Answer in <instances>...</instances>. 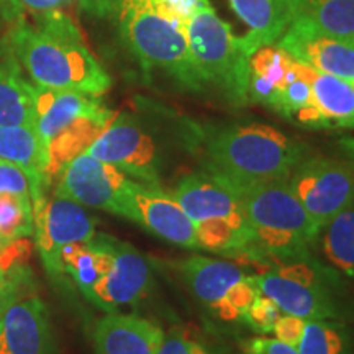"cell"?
<instances>
[{"label":"cell","instance_id":"obj_22","mask_svg":"<svg viewBox=\"0 0 354 354\" xmlns=\"http://www.w3.org/2000/svg\"><path fill=\"white\" fill-rule=\"evenodd\" d=\"M307 76L312 86L318 128L354 130V87L351 84L310 66H307Z\"/></svg>","mask_w":354,"mask_h":354},{"label":"cell","instance_id":"obj_25","mask_svg":"<svg viewBox=\"0 0 354 354\" xmlns=\"http://www.w3.org/2000/svg\"><path fill=\"white\" fill-rule=\"evenodd\" d=\"M37 123L33 84L21 79L15 68H0V127Z\"/></svg>","mask_w":354,"mask_h":354},{"label":"cell","instance_id":"obj_29","mask_svg":"<svg viewBox=\"0 0 354 354\" xmlns=\"http://www.w3.org/2000/svg\"><path fill=\"white\" fill-rule=\"evenodd\" d=\"M28 282H32V279H28L26 269L19 266L13 268V264L8 266L0 261V317L8 307L26 297Z\"/></svg>","mask_w":354,"mask_h":354},{"label":"cell","instance_id":"obj_27","mask_svg":"<svg viewBox=\"0 0 354 354\" xmlns=\"http://www.w3.org/2000/svg\"><path fill=\"white\" fill-rule=\"evenodd\" d=\"M294 348L299 354H348L349 335L335 320H305Z\"/></svg>","mask_w":354,"mask_h":354},{"label":"cell","instance_id":"obj_3","mask_svg":"<svg viewBox=\"0 0 354 354\" xmlns=\"http://www.w3.org/2000/svg\"><path fill=\"white\" fill-rule=\"evenodd\" d=\"M88 10L117 21L123 43L146 73L166 74L187 91H202L194 69L185 28L159 7L158 0H84Z\"/></svg>","mask_w":354,"mask_h":354},{"label":"cell","instance_id":"obj_13","mask_svg":"<svg viewBox=\"0 0 354 354\" xmlns=\"http://www.w3.org/2000/svg\"><path fill=\"white\" fill-rule=\"evenodd\" d=\"M176 246L201 250L194 223L171 194L159 185L136 183L127 201L125 216Z\"/></svg>","mask_w":354,"mask_h":354},{"label":"cell","instance_id":"obj_18","mask_svg":"<svg viewBox=\"0 0 354 354\" xmlns=\"http://www.w3.org/2000/svg\"><path fill=\"white\" fill-rule=\"evenodd\" d=\"M33 100L35 113H37L35 127L46 145L69 125L77 122L79 118L100 113L102 110H105L99 97L74 91L39 87L35 84Z\"/></svg>","mask_w":354,"mask_h":354},{"label":"cell","instance_id":"obj_33","mask_svg":"<svg viewBox=\"0 0 354 354\" xmlns=\"http://www.w3.org/2000/svg\"><path fill=\"white\" fill-rule=\"evenodd\" d=\"M161 10L176 20L177 24L187 26L189 20L196 15V12L201 10L209 3V0H158Z\"/></svg>","mask_w":354,"mask_h":354},{"label":"cell","instance_id":"obj_21","mask_svg":"<svg viewBox=\"0 0 354 354\" xmlns=\"http://www.w3.org/2000/svg\"><path fill=\"white\" fill-rule=\"evenodd\" d=\"M230 6L248 26L240 41L248 55L279 41L290 25L286 0H228Z\"/></svg>","mask_w":354,"mask_h":354},{"label":"cell","instance_id":"obj_16","mask_svg":"<svg viewBox=\"0 0 354 354\" xmlns=\"http://www.w3.org/2000/svg\"><path fill=\"white\" fill-rule=\"evenodd\" d=\"M0 354H59L50 313L37 295L20 299L2 313Z\"/></svg>","mask_w":354,"mask_h":354},{"label":"cell","instance_id":"obj_30","mask_svg":"<svg viewBox=\"0 0 354 354\" xmlns=\"http://www.w3.org/2000/svg\"><path fill=\"white\" fill-rule=\"evenodd\" d=\"M281 315V308L271 299L259 294L254 299V302L251 304V307L248 308L245 317H243V322H246L258 333L269 335L272 331L274 323L277 322V318Z\"/></svg>","mask_w":354,"mask_h":354},{"label":"cell","instance_id":"obj_23","mask_svg":"<svg viewBox=\"0 0 354 354\" xmlns=\"http://www.w3.org/2000/svg\"><path fill=\"white\" fill-rule=\"evenodd\" d=\"M115 238L97 234L92 240L73 243L61 253L64 272L76 282L79 290L88 295L97 282L110 271L113 264Z\"/></svg>","mask_w":354,"mask_h":354},{"label":"cell","instance_id":"obj_36","mask_svg":"<svg viewBox=\"0 0 354 354\" xmlns=\"http://www.w3.org/2000/svg\"><path fill=\"white\" fill-rule=\"evenodd\" d=\"M21 6L28 7L30 10L43 13L50 10H57L61 6L68 3L69 0H20Z\"/></svg>","mask_w":354,"mask_h":354},{"label":"cell","instance_id":"obj_15","mask_svg":"<svg viewBox=\"0 0 354 354\" xmlns=\"http://www.w3.org/2000/svg\"><path fill=\"white\" fill-rule=\"evenodd\" d=\"M151 286V268L136 248L115 238L113 264L88 292L87 299L105 312L138 304Z\"/></svg>","mask_w":354,"mask_h":354},{"label":"cell","instance_id":"obj_12","mask_svg":"<svg viewBox=\"0 0 354 354\" xmlns=\"http://www.w3.org/2000/svg\"><path fill=\"white\" fill-rule=\"evenodd\" d=\"M33 223L44 269L51 279L61 281L66 276L61 253L73 243L92 240L97 220L87 214L86 207L69 198L44 196L33 203Z\"/></svg>","mask_w":354,"mask_h":354},{"label":"cell","instance_id":"obj_7","mask_svg":"<svg viewBox=\"0 0 354 354\" xmlns=\"http://www.w3.org/2000/svg\"><path fill=\"white\" fill-rule=\"evenodd\" d=\"M174 266L190 294L218 320H243L259 295L253 277L246 276L243 269L228 261L189 256Z\"/></svg>","mask_w":354,"mask_h":354},{"label":"cell","instance_id":"obj_34","mask_svg":"<svg viewBox=\"0 0 354 354\" xmlns=\"http://www.w3.org/2000/svg\"><path fill=\"white\" fill-rule=\"evenodd\" d=\"M245 354H299L297 349L269 336H258L243 342Z\"/></svg>","mask_w":354,"mask_h":354},{"label":"cell","instance_id":"obj_28","mask_svg":"<svg viewBox=\"0 0 354 354\" xmlns=\"http://www.w3.org/2000/svg\"><path fill=\"white\" fill-rule=\"evenodd\" d=\"M33 203L0 194V250L33 234Z\"/></svg>","mask_w":354,"mask_h":354},{"label":"cell","instance_id":"obj_31","mask_svg":"<svg viewBox=\"0 0 354 354\" xmlns=\"http://www.w3.org/2000/svg\"><path fill=\"white\" fill-rule=\"evenodd\" d=\"M0 194H12L21 201L32 202V185L26 172L3 159H0Z\"/></svg>","mask_w":354,"mask_h":354},{"label":"cell","instance_id":"obj_32","mask_svg":"<svg viewBox=\"0 0 354 354\" xmlns=\"http://www.w3.org/2000/svg\"><path fill=\"white\" fill-rule=\"evenodd\" d=\"M156 354H209V351L184 331L171 330L169 333H165V339Z\"/></svg>","mask_w":354,"mask_h":354},{"label":"cell","instance_id":"obj_6","mask_svg":"<svg viewBox=\"0 0 354 354\" xmlns=\"http://www.w3.org/2000/svg\"><path fill=\"white\" fill-rule=\"evenodd\" d=\"M185 37L194 69L203 86L214 84L236 104H245L251 56L232 26L207 3L189 20Z\"/></svg>","mask_w":354,"mask_h":354},{"label":"cell","instance_id":"obj_1","mask_svg":"<svg viewBox=\"0 0 354 354\" xmlns=\"http://www.w3.org/2000/svg\"><path fill=\"white\" fill-rule=\"evenodd\" d=\"M13 24L8 44L35 86L94 97L112 87L109 73L68 15L50 10L39 13L33 24L24 17Z\"/></svg>","mask_w":354,"mask_h":354},{"label":"cell","instance_id":"obj_19","mask_svg":"<svg viewBox=\"0 0 354 354\" xmlns=\"http://www.w3.org/2000/svg\"><path fill=\"white\" fill-rule=\"evenodd\" d=\"M0 159L21 167L32 185V203L44 197L48 187V145L33 125L0 127Z\"/></svg>","mask_w":354,"mask_h":354},{"label":"cell","instance_id":"obj_24","mask_svg":"<svg viewBox=\"0 0 354 354\" xmlns=\"http://www.w3.org/2000/svg\"><path fill=\"white\" fill-rule=\"evenodd\" d=\"M290 21H302L331 37L354 39V0H286Z\"/></svg>","mask_w":354,"mask_h":354},{"label":"cell","instance_id":"obj_8","mask_svg":"<svg viewBox=\"0 0 354 354\" xmlns=\"http://www.w3.org/2000/svg\"><path fill=\"white\" fill-rule=\"evenodd\" d=\"M251 277L259 294L271 299L284 315L305 320H338L342 315L328 281L305 259L279 264Z\"/></svg>","mask_w":354,"mask_h":354},{"label":"cell","instance_id":"obj_5","mask_svg":"<svg viewBox=\"0 0 354 354\" xmlns=\"http://www.w3.org/2000/svg\"><path fill=\"white\" fill-rule=\"evenodd\" d=\"M169 194L194 223L201 250L230 256H258L253 230L241 202L218 177L207 171L185 174Z\"/></svg>","mask_w":354,"mask_h":354},{"label":"cell","instance_id":"obj_9","mask_svg":"<svg viewBox=\"0 0 354 354\" xmlns=\"http://www.w3.org/2000/svg\"><path fill=\"white\" fill-rule=\"evenodd\" d=\"M289 185L320 230L354 203V167L333 158H305L289 177Z\"/></svg>","mask_w":354,"mask_h":354},{"label":"cell","instance_id":"obj_14","mask_svg":"<svg viewBox=\"0 0 354 354\" xmlns=\"http://www.w3.org/2000/svg\"><path fill=\"white\" fill-rule=\"evenodd\" d=\"M277 44L300 63L354 87V39L331 37L302 21H290Z\"/></svg>","mask_w":354,"mask_h":354},{"label":"cell","instance_id":"obj_4","mask_svg":"<svg viewBox=\"0 0 354 354\" xmlns=\"http://www.w3.org/2000/svg\"><path fill=\"white\" fill-rule=\"evenodd\" d=\"M228 185L241 202L258 253L292 261L310 256L320 230L292 192L289 180Z\"/></svg>","mask_w":354,"mask_h":354},{"label":"cell","instance_id":"obj_20","mask_svg":"<svg viewBox=\"0 0 354 354\" xmlns=\"http://www.w3.org/2000/svg\"><path fill=\"white\" fill-rule=\"evenodd\" d=\"M297 59L279 44L259 48L250 57L248 99L266 107H276L279 95L295 74Z\"/></svg>","mask_w":354,"mask_h":354},{"label":"cell","instance_id":"obj_10","mask_svg":"<svg viewBox=\"0 0 354 354\" xmlns=\"http://www.w3.org/2000/svg\"><path fill=\"white\" fill-rule=\"evenodd\" d=\"M55 180L56 197L118 216H125L128 196L133 185L138 183L118 167L87 153L68 162Z\"/></svg>","mask_w":354,"mask_h":354},{"label":"cell","instance_id":"obj_26","mask_svg":"<svg viewBox=\"0 0 354 354\" xmlns=\"http://www.w3.org/2000/svg\"><path fill=\"white\" fill-rule=\"evenodd\" d=\"M318 240L326 261L344 276L354 279V203L322 228Z\"/></svg>","mask_w":354,"mask_h":354},{"label":"cell","instance_id":"obj_17","mask_svg":"<svg viewBox=\"0 0 354 354\" xmlns=\"http://www.w3.org/2000/svg\"><path fill=\"white\" fill-rule=\"evenodd\" d=\"M165 333L158 323L131 313L110 312L95 323V354H156Z\"/></svg>","mask_w":354,"mask_h":354},{"label":"cell","instance_id":"obj_11","mask_svg":"<svg viewBox=\"0 0 354 354\" xmlns=\"http://www.w3.org/2000/svg\"><path fill=\"white\" fill-rule=\"evenodd\" d=\"M86 153L118 167L138 183L159 185L161 156L156 141L130 113H115Z\"/></svg>","mask_w":354,"mask_h":354},{"label":"cell","instance_id":"obj_2","mask_svg":"<svg viewBox=\"0 0 354 354\" xmlns=\"http://www.w3.org/2000/svg\"><path fill=\"white\" fill-rule=\"evenodd\" d=\"M198 158L203 171L228 184L289 180L307 158V146L263 123L197 131Z\"/></svg>","mask_w":354,"mask_h":354},{"label":"cell","instance_id":"obj_35","mask_svg":"<svg viewBox=\"0 0 354 354\" xmlns=\"http://www.w3.org/2000/svg\"><path fill=\"white\" fill-rule=\"evenodd\" d=\"M24 6L20 0H0V19L17 21L21 19Z\"/></svg>","mask_w":354,"mask_h":354}]
</instances>
